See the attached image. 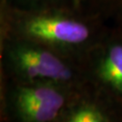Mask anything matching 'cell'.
Instances as JSON below:
<instances>
[{
    "label": "cell",
    "mask_w": 122,
    "mask_h": 122,
    "mask_svg": "<svg viewBox=\"0 0 122 122\" xmlns=\"http://www.w3.org/2000/svg\"><path fill=\"white\" fill-rule=\"evenodd\" d=\"M13 23L24 40L56 50H76L92 36L87 24L61 12H30L18 15Z\"/></svg>",
    "instance_id": "1"
},
{
    "label": "cell",
    "mask_w": 122,
    "mask_h": 122,
    "mask_svg": "<svg viewBox=\"0 0 122 122\" xmlns=\"http://www.w3.org/2000/svg\"><path fill=\"white\" fill-rule=\"evenodd\" d=\"M8 54L15 73L25 83L47 81L62 86L73 78L70 66L43 45L23 40L11 45Z\"/></svg>",
    "instance_id": "2"
},
{
    "label": "cell",
    "mask_w": 122,
    "mask_h": 122,
    "mask_svg": "<svg viewBox=\"0 0 122 122\" xmlns=\"http://www.w3.org/2000/svg\"><path fill=\"white\" fill-rule=\"evenodd\" d=\"M65 103L61 85L47 81L24 83L17 87L14 97L18 117L26 122L52 121Z\"/></svg>",
    "instance_id": "3"
},
{
    "label": "cell",
    "mask_w": 122,
    "mask_h": 122,
    "mask_svg": "<svg viewBox=\"0 0 122 122\" xmlns=\"http://www.w3.org/2000/svg\"><path fill=\"white\" fill-rule=\"evenodd\" d=\"M97 75L105 86L122 96L121 44H113L107 48L97 67Z\"/></svg>",
    "instance_id": "4"
},
{
    "label": "cell",
    "mask_w": 122,
    "mask_h": 122,
    "mask_svg": "<svg viewBox=\"0 0 122 122\" xmlns=\"http://www.w3.org/2000/svg\"><path fill=\"white\" fill-rule=\"evenodd\" d=\"M13 17L8 0H0V116L4 104V82H3V58L6 42L12 32Z\"/></svg>",
    "instance_id": "5"
},
{
    "label": "cell",
    "mask_w": 122,
    "mask_h": 122,
    "mask_svg": "<svg viewBox=\"0 0 122 122\" xmlns=\"http://www.w3.org/2000/svg\"><path fill=\"white\" fill-rule=\"evenodd\" d=\"M68 120L71 122H104L108 120V118L94 106L81 105L71 111Z\"/></svg>",
    "instance_id": "6"
},
{
    "label": "cell",
    "mask_w": 122,
    "mask_h": 122,
    "mask_svg": "<svg viewBox=\"0 0 122 122\" xmlns=\"http://www.w3.org/2000/svg\"><path fill=\"white\" fill-rule=\"evenodd\" d=\"M32 2H41V3H51V2H57L59 0H30Z\"/></svg>",
    "instance_id": "7"
},
{
    "label": "cell",
    "mask_w": 122,
    "mask_h": 122,
    "mask_svg": "<svg viewBox=\"0 0 122 122\" xmlns=\"http://www.w3.org/2000/svg\"><path fill=\"white\" fill-rule=\"evenodd\" d=\"M103 1H105L106 3H116V2H118V1L121 2L122 0H103Z\"/></svg>",
    "instance_id": "8"
}]
</instances>
